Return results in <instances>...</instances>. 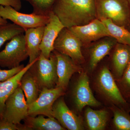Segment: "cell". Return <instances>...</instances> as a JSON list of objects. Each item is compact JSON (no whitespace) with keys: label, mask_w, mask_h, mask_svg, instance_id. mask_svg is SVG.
Returning a JSON list of instances; mask_svg holds the SVG:
<instances>
[{"label":"cell","mask_w":130,"mask_h":130,"mask_svg":"<svg viewBox=\"0 0 130 130\" xmlns=\"http://www.w3.org/2000/svg\"><path fill=\"white\" fill-rule=\"evenodd\" d=\"M28 57L25 35L20 34L11 39L0 52V67L9 69L17 67Z\"/></svg>","instance_id":"5b68a950"},{"label":"cell","mask_w":130,"mask_h":130,"mask_svg":"<svg viewBox=\"0 0 130 130\" xmlns=\"http://www.w3.org/2000/svg\"><path fill=\"white\" fill-rule=\"evenodd\" d=\"M83 44L76 35L68 28L65 27L55 41L54 50L69 56L78 64L84 60L81 51Z\"/></svg>","instance_id":"9c48e42d"},{"label":"cell","mask_w":130,"mask_h":130,"mask_svg":"<svg viewBox=\"0 0 130 130\" xmlns=\"http://www.w3.org/2000/svg\"><path fill=\"white\" fill-rule=\"evenodd\" d=\"M27 128L39 130H64L65 128L54 118H44L43 115L37 117L28 116L25 119Z\"/></svg>","instance_id":"ffe728a7"},{"label":"cell","mask_w":130,"mask_h":130,"mask_svg":"<svg viewBox=\"0 0 130 130\" xmlns=\"http://www.w3.org/2000/svg\"><path fill=\"white\" fill-rule=\"evenodd\" d=\"M57 58L52 52L49 58L40 53L35 63L30 68L35 76L39 87L53 88L56 87L58 81Z\"/></svg>","instance_id":"277c9868"},{"label":"cell","mask_w":130,"mask_h":130,"mask_svg":"<svg viewBox=\"0 0 130 130\" xmlns=\"http://www.w3.org/2000/svg\"><path fill=\"white\" fill-rule=\"evenodd\" d=\"M97 18L108 19L125 27L130 24V6L128 0H96Z\"/></svg>","instance_id":"3957f363"},{"label":"cell","mask_w":130,"mask_h":130,"mask_svg":"<svg viewBox=\"0 0 130 130\" xmlns=\"http://www.w3.org/2000/svg\"><path fill=\"white\" fill-rule=\"evenodd\" d=\"M128 2L129 3V4L130 6V0H128Z\"/></svg>","instance_id":"1f68e13d"},{"label":"cell","mask_w":130,"mask_h":130,"mask_svg":"<svg viewBox=\"0 0 130 130\" xmlns=\"http://www.w3.org/2000/svg\"><path fill=\"white\" fill-rule=\"evenodd\" d=\"M107 37L98 42L91 48L89 63L90 71L94 70L98 63L109 53L117 44V41L113 38L109 37L108 38Z\"/></svg>","instance_id":"2e32d148"},{"label":"cell","mask_w":130,"mask_h":130,"mask_svg":"<svg viewBox=\"0 0 130 130\" xmlns=\"http://www.w3.org/2000/svg\"><path fill=\"white\" fill-rule=\"evenodd\" d=\"M116 81L121 94L127 102L130 96V61L121 77Z\"/></svg>","instance_id":"484cf974"},{"label":"cell","mask_w":130,"mask_h":130,"mask_svg":"<svg viewBox=\"0 0 130 130\" xmlns=\"http://www.w3.org/2000/svg\"><path fill=\"white\" fill-rule=\"evenodd\" d=\"M127 102L128 103V105H129V108L130 110V96L129 98H128V100H127Z\"/></svg>","instance_id":"4dcf8cb0"},{"label":"cell","mask_w":130,"mask_h":130,"mask_svg":"<svg viewBox=\"0 0 130 130\" xmlns=\"http://www.w3.org/2000/svg\"><path fill=\"white\" fill-rule=\"evenodd\" d=\"M57 58V72L58 81L56 87L66 90L73 75L82 72L78 64L69 56L54 50Z\"/></svg>","instance_id":"5bb4252c"},{"label":"cell","mask_w":130,"mask_h":130,"mask_svg":"<svg viewBox=\"0 0 130 130\" xmlns=\"http://www.w3.org/2000/svg\"><path fill=\"white\" fill-rule=\"evenodd\" d=\"M37 59L32 63H28L19 72L10 79L0 83V117L4 111L7 100L14 90L20 86L22 77Z\"/></svg>","instance_id":"e0dca14e"},{"label":"cell","mask_w":130,"mask_h":130,"mask_svg":"<svg viewBox=\"0 0 130 130\" xmlns=\"http://www.w3.org/2000/svg\"><path fill=\"white\" fill-rule=\"evenodd\" d=\"M85 108V120L88 129H105L109 120L108 111L105 109L94 110L91 109L90 106H86Z\"/></svg>","instance_id":"d6986e66"},{"label":"cell","mask_w":130,"mask_h":130,"mask_svg":"<svg viewBox=\"0 0 130 130\" xmlns=\"http://www.w3.org/2000/svg\"><path fill=\"white\" fill-rule=\"evenodd\" d=\"M53 11L67 28L85 25L97 18L96 0H56Z\"/></svg>","instance_id":"6da1fadb"},{"label":"cell","mask_w":130,"mask_h":130,"mask_svg":"<svg viewBox=\"0 0 130 130\" xmlns=\"http://www.w3.org/2000/svg\"><path fill=\"white\" fill-rule=\"evenodd\" d=\"M28 116V106L23 91L19 86L8 98L0 118L16 125Z\"/></svg>","instance_id":"ba28073f"},{"label":"cell","mask_w":130,"mask_h":130,"mask_svg":"<svg viewBox=\"0 0 130 130\" xmlns=\"http://www.w3.org/2000/svg\"><path fill=\"white\" fill-rule=\"evenodd\" d=\"M32 6V12L38 15L49 16L53 12L56 0H25Z\"/></svg>","instance_id":"d4e9b609"},{"label":"cell","mask_w":130,"mask_h":130,"mask_svg":"<svg viewBox=\"0 0 130 130\" xmlns=\"http://www.w3.org/2000/svg\"><path fill=\"white\" fill-rule=\"evenodd\" d=\"M130 61V46L117 43L112 54L111 71L116 81L121 77Z\"/></svg>","instance_id":"9a60e30c"},{"label":"cell","mask_w":130,"mask_h":130,"mask_svg":"<svg viewBox=\"0 0 130 130\" xmlns=\"http://www.w3.org/2000/svg\"><path fill=\"white\" fill-rule=\"evenodd\" d=\"M20 87L25 94L28 105L37 99L39 86L35 76L29 70L22 77Z\"/></svg>","instance_id":"44dd1931"},{"label":"cell","mask_w":130,"mask_h":130,"mask_svg":"<svg viewBox=\"0 0 130 130\" xmlns=\"http://www.w3.org/2000/svg\"><path fill=\"white\" fill-rule=\"evenodd\" d=\"M106 27L110 36L119 43L130 46V32L124 27L116 24L108 19L101 20Z\"/></svg>","instance_id":"7402d4cb"},{"label":"cell","mask_w":130,"mask_h":130,"mask_svg":"<svg viewBox=\"0 0 130 130\" xmlns=\"http://www.w3.org/2000/svg\"><path fill=\"white\" fill-rule=\"evenodd\" d=\"M8 23V22L7 20L3 18L0 15V25L5 24L7 23Z\"/></svg>","instance_id":"f546056e"},{"label":"cell","mask_w":130,"mask_h":130,"mask_svg":"<svg viewBox=\"0 0 130 130\" xmlns=\"http://www.w3.org/2000/svg\"><path fill=\"white\" fill-rule=\"evenodd\" d=\"M65 90L59 87L50 89L42 88L37 99L28 105V116L36 117L42 115L54 118L53 106L56 100L64 95Z\"/></svg>","instance_id":"8992f818"},{"label":"cell","mask_w":130,"mask_h":130,"mask_svg":"<svg viewBox=\"0 0 130 130\" xmlns=\"http://www.w3.org/2000/svg\"><path fill=\"white\" fill-rule=\"evenodd\" d=\"M94 84L102 96L111 103L130 112L128 103L121 94L111 72L107 66L100 69L96 75Z\"/></svg>","instance_id":"7a4b0ae2"},{"label":"cell","mask_w":130,"mask_h":130,"mask_svg":"<svg viewBox=\"0 0 130 130\" xmlns=\"http://www.w3.org/2000/svg\"><path fill=\"white\" fill-rule=\"evenodd\" d=\"M110 109L113 114L112 127L116 130H130L129 112L114 105Z\"/></svg>","instance_id":"603a6c76"},{"label":"cell","mask_w":130,"mask_h":130,"mask_svg":"<svg viewBox=\"0 0 130 130\" xmlns=\"http://www.w3.org/2000/svg\"><path fill=\"white\" fill-rule=\"evenodd\" d=\"M15 124L0 118V130H20V128Z\"/></svg>","instance_id":"83f0119b"},{"label":"cell","mask_w":130,"mask_h":130,"mask_svg":"<svg viewBox=\"0 0 130 130\" xmlns=\"http://www.w3.org/2000/svg\"><path fill=\"white\" fill-rule=\"evenodd\" d=\"M53 112L54 118L65 129L70 130L85 129L83 120L70 109L63 97L59 98L54 103Z\"/></svg>","instance_id":"8fae6325"},{"label":"cell","mask_w":130,"mask_h":130,"mask_svg":"<svg viewBox=\"0 0 130 130\" xmlns=\"http://www.w3.org/2000/svg\"><path fill=\"white\" fill-rule=\"evenodd\" d=\"M78 74L72 92L73 101L76 111L81 112L86 106H100L101 102L96 99L92 93L88 74L83 71Z\"/></svg>","instance_id":"52a82bcc"},{"label":"cell","mask_w":130,"mask_h":130,"mask_svg":"<svg viewBox=\"0 0 130 130\" xmlns=\"http://www.w3.org/2000/svg\"><path fill=\"white\" fill-rule=\"evenodd\" d=\"M24 67V65H20L17 67L8 70L0 69V83L10 79L19 72Z\"/></svg>","instance_id":"4316f807"},{"label":"cell","mask_w":130,"mask_h":130,"mask_svg":"<svg viewBox=\"0 0 130 130\" xmlns=\"http://www.w3.org/2000/svg\"><path fill=\"white\" fill-rule=\"evenodd\" d=\"M25 31L24 29L13 23L0 25V48L6 42Z\"/></svg>","instance_id":"cb8c5ba5"},{"label":"cell","mask_w":130,"mask_h":130,"mask_svg":"<svg viewBox=\"0 0 130 130\" xmlns=\"http://www.w3.org/2000/svg\"><path fill=\"white\" fill-rule=\"evenodd\" d=\"M24 1H25V0H24Z\"/></svg>","instance_id":"836d02e7"},{"label":"cell","mask_w":130,"mask_h":130,"mask_svg":"<svg viewBox=\"0 0 130 130\" xmlns=\"http://www.w3.org/2000/svg\"><path fill=\"white\" fill-rule=\"evenodd\" d=\"M0 5L11 6L18 11L22 7L21 0H0Z\"/></svg>","instance_id":"f1b7e54d"},{"label":"cell","mask_w":130,"mask_h":130,"mask_svg":"<svg viewBox=\"0 0 130 130\" xmlns=\"http://www.w3.org/2000/svg\"><path fill=\"white\" fill-rule=\"evenodd\" d=\"M44 26L30 28L25 31V37L29 58V63L35 61L40 56Z\"/></svg>","instance_id":"ac0fdd59"},{"label":"cell","mask_w":130,"mask_h":130,"mask_svg":"<svg viewBox=\"0 0 130 130\" xmlns=\"http://www.w3.org/2000/svg\"><path fill=\"white\" fill-rule=\"evenodd\" d=\"M9 6L0 5V15L6 20L20 26L25 30L30 28L46 25L50 20L49 16L38 15L34 13H22Z\"/></svg>","instance_id":"30bf717a"},{"label":"cell","mask_w":130,"mask_h":130,"mask_svg":"<svg viewBox=\"0 0 130 130\" xmlns=\"http://www.w3.org/2000/svg\"><path fill=\"white\" fill-rule=\"evenodd\" d=\"M0 69H1V67H0Z\"/></svg>","instance_id":"d6a6232c"},{"label":"cell","mask_w":130,"mask_h":130,"mask_svg":"<svg viewBox=\"0 0 130 130\" xmlns=\"http://www.w3.org/2000/svg\"><path fill=\"white\" fill-rule=\"evenodd\" d=\"M68 28L84 44L90 43L102 38L111 37L105 24L98 18L85 25Z\"/></svg>","instance_id":"7c38bea8"},{"label":"cell","mask_w":130,"mask_h":130,"mask_svg":"<svg viewBox=\"0 0 130 130\" xmlns=\"http://www.w3.org/2000/svg\"><path fill=\"white\" fill-rule=\"evenodd\" d=\"M48 23L44 26L42 39L40 46L41 53L49 58L54 50V43L58 35L65 28L59 18L52 12L49 15Z\"/></svg>","instance_id":"4fadbf2b"}]
</instances>
